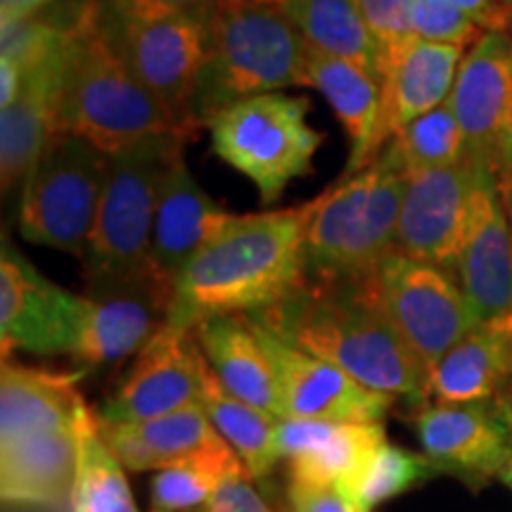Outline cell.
I'll use <instances>...</instances> for the list:
<instances>
[{
	"label": "cell",
	"instance_id": "obj_1",
	"mask_svg": "<svg viewBox=\"0 0 512 512\" xmlns=\"http://www.w3.org/2000/svg\"><path fill=\"white\" fill-rule=\"evenodd\" d=\"M247 316L294 347L335 363L377 394L418 408L430 401V373L377 302L373 275H306L278 304Z\"/></svg>",
	"mask_w": 512,
	"mask_h": 512
},
{
	"label": "cell",
	"instance_id": "obj_2",
	"mask_svg": "<svg viewBox=\"0 0 512 512\" xmlns=\"http://www.w3.org/2000/svg\"><path fill=\"white\" fill-rule=\"evenodd\" d=\"M316 200L302 207L242 214L178 275L166 325L195 330L202 320L256 313L306 278V230Z\"/></svg>",
	"mask_w": 512,
	"mask_h": 512
},
{
	"label": "cell",
	"instance_id": "obj_3",
	"mask_svg": "<svg viewBox=\"0 0 512 512\" xmlns=\"http://www.w3.org/2000/svg\"><path fill=\"white\" fill-rule=\"evenodd\" d=\"M207 60L192 95L197 128L233 102L304 86L306 43L280 5L221 0L207 17Z\"/></svg>",
	"mask_w": 512,
	"mask_h": 512
},
{
	"label": "cell",
	"instance_id": "obj_4",
	"mask_svg": "<svg viewBox=\"0 0 512 512\" xmlns=\"http://www.w3.org/2000/svg\"><path fill=\"white\" fill-rule=\"evenodd\" d=\"M55 131L86 140L107 155L152 138L197 136L195 128L128 72L105 38L100 12L74 46Z\"/></svg>",
	"mask_w": 512,
	"mask_h": 512
},
{
	"label": "cell",
	"instance_id": "obj_5",
	"mask_svg": "<svg viewBox=\"0 0 512 512\" xmlns=\"http://www.w3.org/2000/svg\"><path fill=\"white\" fill-rule=\"evenodd\" d=\"M408 174L392 147L316 197L306 230V275L370 278L394 252Z\"/></svg>",
	"mask_w": 512,
	"mask_h": 512
},
{
	"label": "cell",
	"instance_id": "obj_6",
	"mask_svg": "<svg viewBox=\"0 0 512 512\" xmlns=\"http://www.w3.org/2000/svg\"><path fill=\"white\" fill-rule=\"evenodd\" d=\"M185 143L181 136H162L110 155L98 219L83 256L88 287L155 266L152 233L159 190Z\"/></svg>",
	"mask_w": 512,
	"mask_h": 512
},
{
	"label": "cell",
	"instance_id": "obj_7",
	"mask_svg": "<svg viewBox=\"0 0 512 512\" xmlns=\"http://www.w3.org/2000/svg\"><path fill=\"white\" fill-rule=\"evenodd\" d=\"M311 102L299 95L264 93L233 102L207 119L211 152L254 183L271 207L292 181L309 176L325 136L309 124Z\"/></svg>",
	"mask_w": 512,
	"mask_h": 512
},
{
	"label": "cell",
	"instance_id": "obj_8",
	"mask_svg": "<svg viewBox=\"0 0 512 512\" xmlns=\"http://www.w3.org/2000/svg\"><path fill=\"white\" fill-rule=\"evenodd\" d=\"M100 24L128 72L200 131L190 105L207 60V19L133 0H100Z\"/></svg>",
	"mask_w": 512,
	"mask_h": 512
},
{
	"label": "cell",
	"instance_id": "obj_9",
	"mask_svg": "<svg viewBox=\"0 0 512 512\" xmlns=\"http://www.w3.org/2000/svg\"><path fill=\"white\" fill-rule=\"evenodd\" d=\"M110 155L86 140L55 136L38 159L19 202V233L83 261L98 219Z\"/></svg>",
	"mask_w": 512,
	"mask_h": 512
},
{
	"label": "cell",
	"instance_id": "obj_10",
	"mask_svg": "<svg viewBox=\"0 0 512 512\" xmlns=\"http://www.w3.org/2000/svg\"><path fill=\"white\" fill-rule=\"evenodd\" d=\"M373 287L387 318L427 373L479 325L456 275L396 249L377 266Z\"/></svg>",
	"mask_w": 512,
	"mask_h": 512
},
{
	"label": "cell",
	"instance_id": "obj_11",
	"mask_svg": "<svg viewBox=\"0 0 512 512\" xmlns=\"http://www.w3.org/2000/svg\"><path fill=\"white\" fill-rule=\"evenodd\" d=\"M491 174H498L494 166L470 157L441 169L408 174L394 238L396 252L456 273L475 219L479 190Z\"/></svg>",
	"mask_w": 512,
	"mask_h": 512
},
{
	"label": "cell",
	"instance_id": "obj_12",
	"mask_svg": "<svg viewBox=\"0 0 512 512\" xmlns=\"http://www.w3.org/2000/svg\"><path fill=\"white\" fill-rule=\"evenodd\" d=\"M86 297L48 280L3 233L0 245V344L3 361L15 351L36 356L76 354Z\"/></svg>",
	"mask_w": 512,
	"mask_h": 512
},
{
	"label": "cell",
	"instance_id": "obj_13",
	"mask_svg": "<svg viewBox=\"0 0 512 512\" xmlns=\"http://www.w3.org/2000/svg\"><path fill=\"white\" fill-rule=\"evenodd\" d=\"M176 283L157 264L138 275L88 287L74 358L83 370L140 354L169 320Z\"/></svg>",
	"mask_w": 512,
	"mask_h": 512
},
{
	"label": "cell",
	"instance_id": "obj_14",
	"mask_svg": "<svg viewBox=\"0 0 512 512\" xmlns=\"http://www.w3.org/2000/svg\"><path fill=\"white\" fill-rule=\"evenodd\" d=\"M204 366L207 358L197 344L195 330L164 325L100 408L98 420L126 425L197 406L202 401Z\"/></svg>",
	"mask_w": 512,
	"mask_h": 512
},
{
	"label": "cell",
	"instance_id": "obj_15",
	"mask_svg": "<svg viewBox=\"0 0 512 512\" xmlns=\"http://www.w3.org/2000/svg\"><path fill=\"white\" fill-rule=\"evenodd\" d=\"M254 325L278 375L285 418L382 422L392 408L394 399L368 389L335 363L294 347L256 320Z\"/></svg>",
	"mask_w": 512,
	"mask_h": 512
},
{
	"label": "cell",
	"instance_id": "obj_16",
	"mask_svg": "<svg viewBox=\"0 0 512 512\" xmlns=\"http://www.w3.org/2000/svg\"><path fill=\"white\" fill-rule=\"evenodd\" d=\"M413 427L441 472L486 482L512 463V432L489 403H425Z\"/></svg>",
	"mask_w": 512,
	"mask_h": 512
},
{
	"label": "cell",
	"instance_id": "obj_17",
	"mask_svg": "<svg viewBox=\"0 0 512 512\" xmlns=\"http://www.w3.org/2000/svg\"><path fill=\"white\" fill-rule=\"evenodd\" d=\"M448 107L463 131L467 157L498 171V145L512 107L510 41L501 31H484L460 62Z\"/></svg>",
	"mask_w": 512,
	"mask_h": 512
},
{
	"label": "cell",
	"instance_id": "obj_18",
	"mask_svg": "<svg viewBox=\"0 0 512 512\" xmlns=\"http://www.w3.org/2000/svg\"><path fill=\"white\" fill-rule=\"evenodd\" d=\"M382 422L280 418L278 456L290 465V484L339 486L347 494L380 446Z\"/></svg>",
	"mask_w": 512,
	"mask_h": 512
},
{
	"label": "cell",
	"instance_id": "obj_19",
	"mask_svg": "<svg viewBox=\"0 0 512 512\" xmlns=\"http://www.w3.org/2000/svg\"><path fill=\"white\" fill-rule=\"evenodd\" d=\"M465 48L411 38L382 60V107L373 162L403 126L448 102Z\"/></svg>",
	"mask_w": 512,
	"mask_h": 512
},
{
	"label": "cell",
	"instance_id": "obj_20",
	"mask_svg": "<svg viewBox=\"0 0 512 512\" xmlns=\"http://www.w3.org/2000/svg\"><path fill=\"white\" fill-rule=\"evenodd\" d=\"M453 275L479 325L512 323V230L501 202L498 174L486 178L479 190L475 219Z\"/></svg>",
	"mask_w": 512,
	"mask_h": 512
},
{
	"label": "cell",
	"instance_id": "obj_21",
	"mask_svg": "<svg viewBox=\"0 0 512 512\" xmlns=\"http://www.w3.org/2000/svg\"><path fill=\"white\" fill-rule=\"evenodd\" d=\"M79 36L69 46L50 55L48 60L24 72V86L19 98L12 102L8 110H0V178H3V192H10L27 183L50 140L57 136V110H60L64 79H67L69 60H72Z\"/></svg>",
	"mask_w": 512,
	"mask_h": 512
},
{
	"label": "cell",
	"instance_id": "obj_22",
	"mask_svg": "<svg viewBox=\"0 0 512 512\" xmlns=\"http://www.w3.org/2000/svg\"><path fill=\"white\" fill-rule=\"evenodd\" d=\"M240 216L216 202L197 183L181 152L171 162L159 190L152 261L176 283L178 275L195 261V256L233 228Z\"/></svg>",
	"mask_w": 512,
	"mask_h": 512
},
{
	"label": "cell",
	"instance_id": "obj_23",
	"mask_svg": "<svg viewBox=\"0 0 512 512\" xmlns=\"http://www.w3.org/2000/svg\"><path fill=\"white\" fill-rule=\"evenodd\" d=\"M98 420L93 413L83 425L69 430L31 434L0 444V491L5 505H64L74 501L79 484L81 441Z\"/></svg>",
	"mask_w": 512,
	"mask_h": 512
},
{
	"label": "cell",
	"instance_id": "obj_24",
	"mask_svg": "<svg viewBox=\"0 0 512 512\" xmlns=\"http://www.w3.org/2000/svg\"><path fill=\"white\" fill-rule=\"evenodd\" d=\"M86 370H55L19 366L3 361L0 370V444L31 434L69 430L91 418L93 411L76 389Z\"/></svg>",
	"mask_w": 512,
	"mask_h": 512
},
{
	"label": "cell",
	"instance_id": "obj_25",
	"mask_svg": "<svg viewBox=\"0 0 512 512\" xmlns=\"http://www.w3.org/2000/svg\"><path fill=\"white\" fill-rule=\"evenodd\" d=\"M195 337L209 368L230 394L273 418H285L278 375L247 313L202 320L195 325Z\"/></svg>",
	"mask_w": 512,
	"mask_h": 512
},
{
	"label": "cell",
	"instance_id": "obj_26",
	"mask_svg": "<svg viewBox=\"0 0 512 512\" xmlns=\"http://www.w3.org/2000/svg\"><path fill=\"white\" fill-rule=\"evenodd\" d=\"M304 86L313 88L328 100L347 133L351 152L342 178L366 169L373 162V140L382 107V81L354 62L323 55L306 46Z\"/></svg>",
	"mask_w": 512,
	"mask_h": 512
},
{
	"label": "cell",
	"instance_id": "obj_27",
	"mask_svg": "<svg viewBox=\"0 0 512 512\" xmlns=\"http://www.w3.org/2000/svg\"><path fill=\"white\" fill-rule=\"evenodd\" d=\"M100 434L119 463L131 472L164 470L185 458L226 446L202 403L145 422H100Z\"/></svg>",
	"mask_w": 512,
	"mask_h": 512
},
{
	"label": "cell",
	"instance_id": "obj_28",
	"mask_svg": "<svg viewBox=\"0 0 512 512\" xmlns=\"http://www.w3.org/2000/svg\"><path fill=\"white\" fill-rule=\"evenodd\" d=\"M512 384V323L477 325L430 368L434 403H489Z\"/></svg>",
	"mask_w": 512,
	"mask_h": 512
},
{
	"label": "cell",
	"instance_id": "obj_29",
	"mask_svg": "<svg viewBox=\"0 0 512 512\" xmlns=\"http://www.w3.org/2000/svg\"><path fill=\"white\" fill-rule=\"evenodd\" d=\"M283 12L304 43L323 55L354 62L382 81V53L356 0H285Z\"/></svg>",
	"mask_w": 512,
	"mask_h": 512
},
{
	"label": "cell",
	"instance_id": "obj_30",
	"mask_svg": "<svg viewBox=\"0 0 512 512\" xmlns=\"http://www.w3.org/2000/svg\"><path fill=\"white\" fill-rule=\"evenodd\" d=\"M202 408L211 425L226 439V444L238 453L242 465L252 477H266L278 463V422L259 408L249 406L233 396L214 375L209 363L204 366Z\"/></svg>",
	"mask_w": 512,
	"mask_h": 512
},
{
	"label": "cell",
	"instance_id": "obj_31",
	"mask_svg": "<svg viewBox=\"0 0 512 512\" xmlns=\"http://www.w3.org/2000/svg\"><path fill=\"white\" fill-rule=\"evenodd\" d=\"M238 453L228 444L157 472L150 486L152 512H185L202 508L209 501L226 472L238 463Z\"/></svg>",
	"mask_w": 512,
	"mask_h": 512
},
{
	"label": "cell",
	"instance_id": "obj_32",
	"mask_svg": "<svg viewBox=\"0 0 512 512\" xmlns=\"http://www.w3.org/2000/svg\"><path fill=\"white\" fill-rule=\"evenodd\" d=\"M387 147H392L406 174L441 169L467 157L463 131L448 102L403 126Z\"/></svg>",
	"mask_w": 512,
	"mask_h": 512
},
{
	"label": "cell",
	"instance_id": "obj_33",
	"mask_svg": "<svg viewBox=\"0 0 512 512\" xmlns=\"http://www.w3.org/2000/svg\"><path fill=\"white\" fill-rule=\"evenodd\" d=\"M72 503L74 512H138L124 465L102 441L98 420L83 434L79 484Z\"/></svg>",
	"mask_w": 512,
	"mask_h": 512
},
{
	"label": "cell",
	"instance_id": "obj_34",
	"mask_svg": "<svg viewBox=\"0 0 512 512\" xmlns=\"http://www.w3.org/2000/svg\"><path fill=\"white\" fill-rule=\"evenodd\" d=\"M439 472L441 467L432 458L384 441L347 494L363 512H370L380 503L406 494L413 486L427 482Z\"/></svg>",
	"mask_w": 512,
	"mask_h": 512
},
{
	"label": "cell",
	"instance_id": "obj_35",
	"mask_svg": "<svg viewBox=\"0 0 512 512\" xmlns=\"http://www.w3.org/2000/svg\"><path fill=\"white\" fill-rule=\"evenodd\" d=\"M411 27L420 41L458 48H472L484 34L451 0H415Z\"/></svg>",
	"mask_w": 512,
	"mask_h": 512
},
{
	"label": "cell",
	"instance_id": "obj_36",
	"mask_svg": "<svg viewBox=\"0 0 512 512\" xmlns=\"http://www.w3.org/2000/svg\"><path fill=\"white\" fill-rule=\"evenodd\" d=\"M356 3L370 34L380 46L382 60L415 38L411 27L415 0H356Z\"/></svg>",
	"mask_w": 512,
	"mask_h": 512
},
{
	"label": "cell",
	"instance_id": "obj_37",
	"mask_svg": "<svg viewBox=\"0 0 512 512\" xmlns=\"http://www.w3.org/2000/svg\"><path fill=\"white\" fill-rule=\"evenodd\" d=\"M200 512H271V508L264 503V498L256 494L252 475L242 465V460H238L226 472V477L221 479V484L216 486V491L202 505Z\"/></svg>",
	"mask_w": 512,
	"mask_h": 512
},
{
	"label": "cell",
	"instance_id": "obj_38",
	"mask_svg": "<svg viewBox=\"0 0 512 512\" xmlns=\"http://www.w3.org/2000/svg\"><path fill=\"white\" fill-rule=\"evenodd\" d=\"M292 512H363L339 486L290 484Z\"/></svg>",
	"mask_w": 512,
	"mask_h": 512
},
{
	"label": "cell",
	"instance_id": "obj_39",
	"mask_svg": "<svg viewBox=\"0 0 512 512\" xmlns=\"http://www.w3.org/2000/svg\"><path fill=\"white\" fill-rule=\"evenodd\" d=\"M451 3L482 31L505 34L512 24V5L505 0H451Z\"/></svg>",
	"mask_w": 512,
	"mask_h": 512
},
{
	"label": "cell",
	"instance_id": "obj_40",
	"mask_svg": "<svg viewBox=\"0 0 512 512\" xmlns=\"http://www.w3.org/2000/svg\"><path fill=\"white\" fill-rule=\"evenodd\" d=\"M64 0H0V24L17 22V19L34 17L38 12L55 8Z\"/></svg>",
	"mask_w": 512,
	"mask_h": 512
},
{
	"label": "cell",
	"instance_id": "obj_41",
	"mask_svg": "<svg viewBox=\"0 0 512 512\" xmlns=\"http://www.w3.org/2000/svg\"><path fill=\"white\" fill-rule=\"evenodd\" d=\"M24 86V74L15 62L0 57V110H8L19 98Z\"/></svg>",
	"mask_w": 512,
	"mask_h": 512
},
{
	"label": "cell",
	"instance_id": "obj_42",
	"mask_svg": "<svg viewBox=\"0 0 512 512\" xmlns=\"http://www.w3.org/2000/svg\"><path fill=\"white\" fill-rule=\"evenodd\" d=\"M133 3H145V5H155V8L188 12V15L207 19L211 15V10H214L221 0H133Z\"/></svg>",
	"mask_w": 512,
	"mask_h": 512
},
{
	"label": "cell",
	"instance_id": "obj_43",
	"mask_svg": "<svg viewBox=\"0 0 512 512\" xmlns=\"http://www.w3.org/2000/svg\"><path fill=\"white\" fill-rule=\"evenodd\" d=\"M501 169H512V107L505 121L501 145H498V171Z\"/></svg>",
	"mask_w": 512,
	"mask_h": 512
},
{
	"label": "cell",
	"instance_id": "obj_44",
	"mask_svg": "<svg viewBox=\"0 0 512 512\" xmlns=\"http://www.w3.org/2000/svg\"><path fill=\"white\" fill-rule=\"evenodd\" d=\"M498 190H501V202L512 230V169L498 171Z\"/></svg>",
	"mask_w": 512,
	"mask_h": 512
},
{
	"label": "cell",
	"instance_id": "obj_45",
	"mask_svg": "<svg viewBox=\"0 0 512 512\" xmlns=\"http://www.w3.org/2000/svg\"><path fill=\"white\" fill-rule=\"evenodd\" d=\"M494 408H496V413L501 415V420L505 422V425H508V430L512 432V384L510 387H505L503 392L496 396Z\"/></svg>",
	"mask_w": 512,
	"mask_h": 512
},
{
	"label": "cell",
	"instance_id": "obj_46",
	"mask_svg": "<svg viewBox=\"0 0 512 512\" xmlns=\"http://www.w3.org/2000/svg\"><path fill=\"white\" fill-rule=\"evenodd\" d=\"M501 479H503V482L508 484L510 489H512V463H510L508 467H505V472H503V475H501Z\"/></svg>",
	"mask_w": 512,
	"mask_h": 512
},
{
	"label": "cell",
	"instance_id": "obj_47",
	"mask_svg": "<svg viewBox=\"0 0 512 512\" xmlns=\"http://www.w3.org/2000/svg\"><path fill=\"white\" fill-rule=\"evenodd\" d=\"M256 3H268V5H283L285 0H256Z\"/></svg>",
	"mask_w": 512,
	"mask_h": 512
},
{
	"label": "cell",
	"instance_id": "obj_48",
	"mask_svg": "<svg viewBox=\"0 0 512 512\" xmlns=\"http://www.w3.org/2000/svg\"><path fill=\"white\" fill-rule=\"evenodd\" d=\"M508 41H510V64H512V24H510V29H508Z\"/></svg>",
	"mask_w": 512,
	"mask_h": 512
},
{
	"label": "cell",
	"instance_id": "obj_49",
	"mask_svg": "<svg viewBox=\"0 0 512 512\" xmlns=\"http://www.w3.org/2000/svg\"><path fill=\"white\" fill-rule=\"evenodd\" d=\"M505 3H508V5H512V0H505Z\"/></svg>",
	"mask_w": 512,
	"mask_h": 512
}]
</instances>
